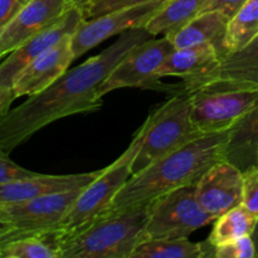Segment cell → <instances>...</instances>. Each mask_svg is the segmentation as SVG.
<instances>
[{
	"label": "cell",
	"mask_w": 258,
	"mask_h": 258,
	"mask_svg": "<svg viewBox=\"0 0 258 258\" xmlns=\"http://www.w3.org/2000/svg\"><path fill=\"white\" fill-rule=\"evenodd\" d=\"M150 37L145 28L122 33L110 47L68 70L44 91L28 96L18 107L4 113L0 117V150L10 154L54 121L100 110L102 97L98 90L108 73L131 48Z\"/></svg>",
	"instance_id": "1"
},
{
	"label": "cell",
	"mask_w": 258,
	"mask_h": 258,
	"mask_svg": "<svg viewBox=\"0 0 258 258\" xmlns=\"http://www.w3.org/2000/svg\"><path fill=\"white\" fill-rule=\"evenodd\" d=\"M231 131L203 134L133 174L110 211L146 206L158 197L197 184L201 176L226 156Z\"/></svg>",
	"instance_id": "2"
},
{
	"label": "cell",
	"mask_w": 258,
	"mask_h": 258,
	"mask_svg": "<svg viewBox=\"0 0 258 258\" xmlns=\"http://www.w3.org/2000/svg\"><path fill=\"white\" fill-rule=\"evenodd\" d=\"M146 206L110 211L70 237L60 239V258H131L143 241Z\"/></svg>",
	"instance_id": "3"
},
{
	"label": "cell",
	"mask_w": 258,
	"mask_h": 258,
	"mask_svg": "<svg viewBox=\"0 0 258 258\" xmlns=\"http://www.w3.org/2000/svg\"><path fill=\"white\" fill-rule=\"evenodd\" d=\"M143 133L139 128L128 148L111 165L81 190L76 201L64 214L58 226L59 239L82 231L92 222L108 213L113 201L133 175V163L140 149Z\"/></svg>",
	"instance_id": "4"
},
{
	"label": "cell",
	"mask_w": 258,
	"mask_h": 258,
	"mask_svg": "<svg viewBox=\"0 0 258 258\" xmlns=\"http://www.w3.org/2000/svg\"><path fill=\"white\" fill-rule=\"evenodd\" d=\"M140 130L143 140L134 159L133 174L201 135L191 122L186 92L174 93L151 111Z\"/></svg>",
	"instance_id": "5"
},
{
	"label": "cell",
	"mask_w": 258,
	"mask_h": 258,
	"mask_svg": "<svg viewBox=\"0 0 258 258\" xmlns=\"http://www.w3.org/2000/svg\"><path fill=\"white\" fill-rule=\"evenodd\" d=\"M194 127L203 134L232 131L258 106V88L211 82L186 91Z\"/></svg>",
	"instance_id": "6"
},
{
	"label": "cell",
	"mask_w": 258,
	"mask_h": 258,
	"mask_svg": "<svg viewBox=\"0 0 258 258\" xmlns=\"http://www.w3.org/2000/svg\"><path fill=\"white\" fill-rule=\"evenodd\" d=\"M214 218L196 197V184L181 186L148 204L144 239H188Z\"/></svg>",
	"instance_id": "7"
},
{
	"label": "cell",
	"mask_w": 258,
	"mask_h": 258,
	"mask_svg": "<svg viewBox=\"0 0 258 258\" xmlns=\"http://www.w3.org/2000/svg\"><path fill=\"white\" fill-rule=\"evenodd\" d=\"M173 49L174 45L165 35L138 43L108 73L98 90L100 97L120 88H148L170 95L184 92L183 85H166L158 77V70Z\"/></svg>",
	"instance_id": "8"
},
{
	"label": "cell",
	"mask_w": 258,
	"mask_h": 258,
	"mask_svg": "<svg viewBox=\"0 0 258 258\" xmlns=\"http://www.w3.org/2000/svg\"><path fill=\"white\" fill-rule=\"evenodd\" d=\"M83 188L15 203H0L3 221L9 228V234L4 242L18 237L57 232L60 221Z\"/></svg>",
	"instance_id": "9"
},
{
	"label": "cell",
	"mask_w": 258,
	"mask_h": 258,
	"mask_svg": "<svg viewBox=\"0 0 258 258\" xmlns=\"http://www.w3.org/2000/svg\"><path fill=\"white\" fill-rule=\"evenodd\" d=\"M168 2L169 0H149L120 8L92 19H85L72 35L75 58L77 59L82 57L110 37L122 34L131 29L145 28L154 15Z\"/></svg>",
	"instance_id": "10"
},
{
	"label": "cell",
	"mask_w": 258,
	"mask_h": 258,
	"mask_svg": "<svg viewBox=\"0 0 258 258\" xmlns=\"http://www.w3.org/2000/svg\"><path fill=\"white\" fill-rule=\"evenodd\" d=\"M73 8L71 0H29L0 29V59L59 22Z\"/></svg>",
	"instance_id": "11"
},
{
	"label": "cell",
	"mask_w": 258,
	"mask_h": 258,
	"mask_svg": "<svg viewBox=\"0 0 258 258\" xmlns=\"http://www.w3.org/2000/svg\"><path fill=\"white\" fill-rule=\"evenodd\" d=\"M243 171L222 159L211 166L196 184V197L216 221L242 204Z\"/></svg>",
	"instance_id": "12"
},
{
	"label": "cell",
	"mask_w": 258,
	"mask_h": 258,
	"mask_svg": "<svg viewBox=\"0 0 258 258\" xmlns=\"http://www.w3.org/2000/svg\"><path fill=\"white\" fill-rule=\"evenodd\" d=\"M85 19L82 10L76 7L71 8L59 22L38 33L9 53L0 63V87H12L15 78L30 62L57 44L66 35L73 34Z\"/></svg>",
	"instance_id": "13"
},
{
	"label": "cell",
	"mask_w": 258,
	"mask_h": 258,
	"mask_svg": "<svg viewBox=\"0 0 258 258\" xmlns=\"http://www.w3.org/2000/svg\"><path fill=\"white\" fill-rule=\"evenodd\" d=\"M72 35H66L19 73L12 86L15 97L37 95L67 72L71 63L76 59L72 49Z\"/></svg>",
	"instance_id": "14"
},
{
	"label": "cell",
	"mask_w": 258,
	"mask_h": 258,
	"mask_svg": "<svg viewBox=\"0 0 258 258\" xmlns=\"http://www.w3.org/2000/svg\"><path fill=\"white\" fill-rule=\"evenodd\" d=\"M101 170L68 175H47L35 173L34 175L27 178L8 181L0 184V203H15L48 194L83 188L88 185L101 173Z\"/></svg>",
	"instance_id": "15"
},
{
	"label": "cell",
	"mask_w": 258,
	"mask_h": 258,
	"mask_svg": "<svg viewBox=\"0 0 258 258\" xmlns=\"http://www.w3.org/2000/svg\"><path fill=\"white\" fill-rule=\"evenodd\" d=\"M222 58L218 49L211 43L174 48L158 70V77H179L183 90L218 67Z\"/></svg>",
	"instance_id": "16"
},
{
	"label": "cell",
	"mask_w": 258,
	"mask_h": 258,
	"mask_svg": "<svg viewBox=\"0 0 258 258\" xmlns=\"http://www.w3.org/2000/svg\"><path fill=\"white\" fill-rule=\"evenodd\" d=\"M211 82L258 88V35L246 47L226 55L218 67L193 85L184 88V92Z\"/></svg>",
	"instance_id": "17"
},
{
	"label": "cell",
	"mask_w": 258,
	"mask_h": 258,
	"mask_svg": "<svg viewBox=\"0 0 258 258\" xmlns=\"http://www.w3.org/2000/svg\"><path fill=\"white\" fill-rule=\"evenodd\" d=\"M228 22L229 18L219 10H207L179 29L165 34V37L170 40L174 48L211 43L218 49L223 59L226 57L224 37Z\"/></svg>",
	"instance_id": "18"
},
{
	"label": "cell",
	"mask_w": 258,
	"mask_h": 258,
	"mask_svg": "<svg viewBox=\"0 0 258 258\" xmlns=\"http://www.w3.org/2000/svg\"><path fill=\"white\" fill-rule=\"evenodd\" d=\"M224 159L242 171L258 165V106L231 131Z\"/></svg>",
	"instance_id": "19"
},
{
	"label": "cell",
	"mask_w": 258,
	"mask_h": 258,
	"mask_svg": "<svg viewBox=\"0 0 258 258\" xmlns=\"http://www.w3.org/2000/svg\"><path fill=\"white\" fill-rule=\"evenodd\" d=\"M213 248L208 241L189 239H144L135 247L131 258H211Z\"/></svg>",
	"instance_id": "20"
},
{
	"label": "cell",
	"mask_w": 258,
	"mask_h": 258,
	"mask_svg": "<svg viewBox=\"0 0 258 258\" xmlns=\"http://www.w3.org/2000/svg\"><path fill=\"white\" fill-rule=\"evenodd\" d=\"M209 0H169L145 25L146 32L155 37L179 29L206 10Z\"/></svg>",
	"instance_id": "21"
},
{
	"label": "cell",
	"mask_w": 258,
	"mask_h": 258,
	"mask_svg": "<svg viewBox=\"0 0 258 258\" xmlns=\"http://www.w3.org/2000/svg\"><path fill=\"white\" fill-rule=\"evenodd\" d=\"M258 35V0H247L229 19L224 37L226 55L246 47Z\"/></svg>",
	"instance_id": "22"
},
{
	"label": "cell",
	"mask_w": 258,
	"mask_h": 258,
	"mask_svg": "<svg viewBox=\"0 0 258 258\" xmlns=\"http://www.w3.org/2000/svg\"><path fill=\"white\" fill-rule=\"evenodd\" d=\"M59 247L57 232L18 237L0 244L2 258H60Z\"/></svg>",
	"instance_id": "23"
},
{
	"label": "cell",
	"mask_w": 258,
	"mask_h": 258,
	"mask_svg": "<svg viewBox=\"0 0 258 258\" xmlns=\"http://www.w3.org/2000/svg\"><path fill=\"white\" fill-rule=\"evenodd\" d=\"M258 218L247 211L243 206H238L214 221V226L207 241L212 246L227 243L241 237L252 236L257 226Z\"/></svg>",
	"instance_id": "24"
},
{
	"label": "cell",
	"mask_w": 258,
	"mask_h": 258,
	"mask_svg": "<svg viewBox=\"0 0 258 258\" xmlns=\"http://www.w3.org/2000/svg\"><path fill=\"white\" fill-rule=\"evenodd\" d=\"M214 258H254L256 246L252 236L241 237L234 241L219 244L213 248Z\"/></svg>",
	"instance_id": "25"
},
{
	"label": "cell",
	"mask_w": 258,
	"mask_h": 258,
	"mask_svg": "<svg viewBox=\"0 0 258 258\" xmlns=\"http://www.w3.org/2000/svg\"><path fill=\"white\" fill-rule=\"evenodd\" d=\"M242 206L258 218V165L243 171Z\"/></svg>",
	"instance_id": "26"
},
{
	"label": "cell",
	"mask_w": 258,
	"mask_h": 258,
	"mask_svg": "<svg viewBox=\"0 0 258 258\" xmlns=\"http://www.w3.org/2000/svg\"><path fill=\"white\" fill-rule=\"evenodd\" d=\"M34 171H30L15 164L9 158V154L0 150V184L17 180V179L27 178V176L34 175Z\"/></svg>",
	"instance_id": "27"
},
{
	"label": "cell",
	"mask_w": 258,
	"mask_h": 258,
	"mask_svg": "<svg viewBox=\"0 0 258 258\" xmlns=\"http://www.w3.org/2000/svg\"><path fill=\"white\" fill-rule=\"evenodd\" d=\"M144 2H149V0H92L87 12H86V19L97 18L100 15L106 14V13L120 9V8Z\"/></svg>",
	"instance_id": "28"
},
{
	"label": "cell",
	"mask_w": 258,
	"mask_h": 258,
	"mask_svg": "<svg viewBox=\"0 0 258 258\" xmlns=\"http://www.w3.org/2000/svg\"><path fill=\"white\" fill-rule=\"evenodd\" d=\"M247 0H209L206 10H219L231 19Z\"/></svg>",
	"instance_id": "29"
},
{
	"label": "cell",
	"mask_w": 258,
	"mask_h": 258,
	"mask_svg": "<svg viewBox=\"0 0 258 258\" xmlns=\"http://www.w3.org/2000/svg\"><path fill=\"white\" fill-rule=\"evenodd\" d=\"M23 7L22 0H0V29Z\"/></svg>",
	"instance_id": "30"
},
{
	"label": "cell",
	"mask_w": 258,
	"mask_h": 258,
	"mask_svg": "<svg viewBox=\"0 0 258 258\" xmlns=\"http://www.w3.org/2000/svg\"><path fill=\"white\" fill-rule=\"evenodd\" d=\"M15 98L12 87H0V117L10 110Z\"/></svg>",
	"instance_id": "31"
},
{
	"label": "cell",
	"mask_w": 258,
	"mask_h": 258,
	"mask_svg": "<svg viewBox=\"0 0 258 258\" xmlns=\"http://www.w3.org/2000/svg\"><path fill=\"white\" fill-rule=\"evenodd\" d=\"M71 2H72L73 7H76V8H78V9L82 10V12L85 13V17H86V12H87L88 7H90V4L92 0H71Z\"/></svg>",
	"instance_id": "32"
},
{
	"label": "cell",
	"mask_w": 258,
	"mask_h": 258,
	"mask_svg": "<svg viewBox=\"0 0 258 258\" xmlns=\"http://www.w3.org/2000/svg\"><path fill=\"white\" fill-rule=\"evenodd\" d=\"M8 234H9V228H8V226L5 224V222L3 221L2 213H0V244L5 241Z\"/></svg>",
	"instance_id": "33"
},
{
	"label": "cell",
	"mask_w": 258,
	"mask_h": 258,
	"mask_svg": "<svg viewBox=\"0 0 258 258\" xmlns=\"http://www.w3.org/2000/svg\"><path fill=\"white\" fill-rule=\"evenodd\" d=\"M252 239L254 242V246H256V257L258 258V222H257V226L254 228L253 233H252Z\"/></svg>",
	"instance_id": "34"
},
{
	"label": "cell",
	"mask_w": 258,
	"mask_h": 258,
	"mask_svg": "<svg viewBox=\"0 0 258 258\" xmlns=\"http://www.w3.org/2000/svg\"><path fill=\"white\" fill-rule=\"evenodd\" d=\"M27 2H29V0H22V3H23V5H24V4H25V3H27Z\"/></svg>",
	"instance_id": "35"
},
{
	"label": "cell",
	"mask_w": 258,
	"mask_h": 258,
	"mask_svg": "<svg viewBox=\"0 0 258 258\" xmlns=\"http://www.w3.org/2000/svg\"><path fill=\"white\" fill-rule=\"evenodd\" d=\"M0 258H2V248H0Z\"/></svg>",
	"instance_id": "36"
}]
</instances>
